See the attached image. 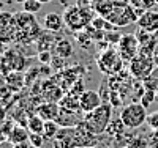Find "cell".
Wrapping results in <instances>:
<instances>
[{
  "instance_id": "36",
  "label": "cell",
  "mask_w": 158,
  "mask_h": 148,
  "mask_svg": "<svg viewBox=\"0 0 158 148\" xmlns=\"http://www.w3.org/2000/svg\"><path fill=\"white\" fill-rule=\"evenodd\" d=\"M3 142H8V134L2 129V126H0V143H3Z\"/></svg>"
},
{
  "instance_id": "20",
  "label": "cell",
  "mask_w": 158,
  "mask_h": 148,
  "mask_svg": "<svg viewBox=\"0 0 158 148\" xmlns=\"http://www.w3.org/2000/svg\"><path fill=\"white\" fill-rule=\"evenodd\" d=\"M63 95H65V91L62 90V87H56V84H51V87L43 91L44 99L49 102H59L63 98Z\"/></svg>"
},
{
  "instance_id": "44",
  "label": "cell",
  "mask_w": 158,
  "mask_h": 148,
  "mask_svg": "<svg viewBox=\"0 0 158 148\" xmlns=\"http://www.w3.org/2000/svg\"><path fill=\"white\" fill-rule=\"evenodd\" d=\"M155 3H156V5H158V0H155Z\"/></svg>"
},
{
  "instance_id": "39",
  "label": "cell",
  "mask_w": 158,
  "mask_h": 148,
  "mask_svg": "<svg viewBox=\"0 0 158 148\" xmlns=\"http://www.w3.org/2000/svg\"><path fill=\"white\" fill-rule=\"evenodd\" d=\"M153 62H155V65L158 66V50H156V52L153 54Z\"/></svg>"
},
{
  "instance_id": "5",
  "label": "cell",
  "mask_w": 158,
  "mask_h": 148,
  "mask_svg": "<svg viewBox=\"0 0 158 148\" xmlns=\"http://www.w3.org/2000/svg\"><path fill=\"white\" fill-rule=\"evenodd\" d=\"M138 11L131 6L130 3H122V2H114V6L111 13L106 16V19L115 27H127L133 22H138Z\"/></svg>"
},
{
  "instance_id": "15",
  "label": "cell",
  "mask_w": 158,
  "mask_h": 148,
  "mask_svg": "<svg viewBox=\"0 0 158 148\" xmlns=\"http://www.w3.org/2000/svg\"><path fill=\"white\" fill-rule=\"evenodd\" d=\"M30 137V132L27 129V126H22V125H15V128L11 129L10 136H8V142L11 145H18L22 142H29Z\"/></svg>"
},
{
  "instance_id": "11",
  "label": "cell",
  "mask_w": 158,
  "mask_h": 148,
  "mask_svg": "<svg viewBox=\"0 0 158 148\" xmlns=\"http://www.w3.org/2000/svg\"><path fill=\"white\" fill-rule=\"evenodd\" d=\"M84 117H85V114L82 110L60 109L59 117L56 118V122L60 125V128H76V126L84 123Z\"/></svg>"
},
{
  "instance_id": "25",
  "label": "cell",
  "mask_w": 158,
  "mask_h": 148,
  "mask_svg": "<svg viewBox=\"0 0 158 148\" xmlns=\"http://www.w3.org/2000/svg\"><path fill=\"white\" fill-rule=\"evenodd\" d=\"M142 82H144V87H146L147 90L158 91V66H155V70L144 79Z\"/></svg>"
},
{
  "instance_id": "14",
  "label": "cell",
  "mask_w": 158,
  "mask_h": 148,
  "mask_svg": "<svg viewBox=\"0 0 158 148\" xmlns=\"http://www.w3.org/2000/svg\"><path fill=\"white\" fill-rule=\"evenodd\" d=\"M43 24H44V30L46 32L57 33V32L62 30V27L65 25V21H63V16L59 14V13H48Z\"/></svg>"
},
{
  "instance_id": "46",
  "label": "cell",
  "mask_w": 158,
  "mask_h": 148,
  "mask_svg": "<svg viewBox=\"0 0 158 148\" xmlns=\"http://www.w3.org/2000/svg\"><path fill=\"white\" fill-rule=\"evenodd\" d=\"M0 145H2V143H0Z\"/></svg>"
},
{
  "instance_id": "3",
  "label": "cell",
  "mask_w": 158,
  "mask_h": 148,
  "mask_svg": "<svg viewBox=\"0 0 158 148\" xmlns=\"http://www.w3.org/2000/svg\"><path fill=\"white\" fill-rule=\"evenodd\" d=\"M111 120H112V104L103 102L94 112L85 114L82 125L90 132L97 134V136H103V134H106V128H108Z\"/></svg>"
},
{
  "instance_id": "24",
  "label": "cell",
  "mask_w": 158,
  "mask_h": 148,
  "mask_svg": "<svg viewBox=\"0 0 158 148\" xmlns=\"http://www.w3.org/2000/svg\"><path fill=\"white\" fill-rule=\"evenodd\" d=\"M130 5L138 11V16H141L142 11L152 10L153 5H156V3H155V0H130Z\"/></svg>"
},
{
  "instance_id": "33",
  "label": "cell",
  "mask_w": 158,
  "mask_h": 148,
  "mask_svg": "<svg viewBox=\"0 0 158 148\" xmlns=\"http://www.w3.org/2000/svg\"><path fill=\"white\" fill-rule=\"evenodd\" d=\"M109 102L112 104V107H117V106H120V104H122V98H120V95H118V91H117V90H111Z\"/></svg>"
},
{
  "instance_id": "38",
  "label": "cell",
  "mask_w": 158,
  "mask_h": 148,
  "mask_svg": "<svg viewBox=\"0 0 158 148\" xmlns=\"http://www.w3.org/2000/svg\"><path fill=\"white\" fill-rule=\"evenodd\" d=\"M90 148H108V146L104 145V143H101V142H100V143H97V145H94V146H90Z\"/></svg>"
},
{
  "instance_id": "10",
  "label": "cell",
  "mask_w": 158,
  "mask_h": 148,
  "mask_svg": "<svg viewBox=\"0 0 158 148\" xmlns=\"http://www.w3.org/2000/svg\"><path fill=\"white\" fill-rule=\"evenodd\" d=\"M103 104V98L97 90H84L79 95V107L84 114L94 112Z\"/></svg>"
},
{
  "instance_id": "4",
  "label": "cell",
  "mask_w": 158,
  "mask_h": 148,
  "mask_svg": "<svg viewBox=\"0 0 158 148\" xmlns=\"http://www.w3.org/2000/svg\"><path fill=\"white\" fill-rule=\"evenodd\" d=\"M147 115H149L147 109L138 101H133L123 106L120 110V118L123 125L127 126V129H131V131L141 128L144 123H147Z\"/></svg>"
},
{
  "instance_id": "41",
  "label": "cell",
  "mask_w": 158,
  "mask_h": 148,
  "mask_svg": "<svg viewBox=\"0 0 158 148\" xmlns=\"http://www.w3.org/2000/svg\"><path fill=\"white\" fill-rule=\"evenodd\" d=\"M2 11H3V3L0 2V13H2Z\"/></svg>"
},
{
  "instance_id": "8",
  "label": "cell",
  "mask_w": 158,
  "mask_h": 148,
  "mask_svg": "<svg viewBox=\"0 0 158 148\" xmlns=\"http://www.w3.org/2000/svg\"><path fill=\"white\" fill-rule=\"evenodd\" d=\"M139 47H141V44L138 41L136 35H131V33L122 35L120 39H118V43H117L118 55H120L122 60L127 62V63H130L139 54Z\"/></svg>"
},
{
  "instance_id": "37",
  "label": "cell",
  "mask_w": 158,
  "mask_h": 148,
  "mask_svg": "<svg viewBox=\"0 0 158 148\" xmlns=\"http://www.w3.org/2000/svg\"><path fill=\"white\" fill-rule=\"evenodd\" d=\"M13 148H33V146L30 145V142H22L18 145H13Z\"/></svg>"
},
{
  "instance_id": "23",
  "label": "cell",
  "mask_w": 158,
  "mask_h": 148,
  "mask_svg": "<svg viewBox=\"0 0 158 148\" xmlns=\"http://www.w3.org/2000/svg\"><path fill=\"white\" fill-rule=\"evenodd\" d=\"M56 52H57V55H60L63 58H68L70 55H73V46L68 39H60L56 44Z\"/></svg>"
},
{
  "instance_id": "30",
  "label": "cell",
  "mask_w": 158,
  "mask_h": 148,
  "mask_svg": "<svg viewBox=\"0 0 158 148\" xmlns=\"http://www.w3.org/2000/svg\"><path fill=\"white\" fill-rule=\"evenodd\" d=\"M44 140H46V137L43 136V134H32V132H30L29 142H30V145H32L33 148H43Z\"/></svg>"
},
{
  "instance_id": "6",
  "label": "cell",
  "mask_w": 158,
  "mask_h": 148,
  "mask_svg": "<svg viewBox=\"0 0 158 148\" xmlns=\"http://www.w3.org/2000/svg\"><path fill=\"white\" fill-rule=\"evenodd\" d=\"M123 63L125 62L122 60L120 55H118L117 49H108V50H104V52L100 54L98 58H97L98 68L104 74H108V76H114L117 73H120Z\"/></svg>"
},
{
  "instance_id": "35",
  "label": "cell",
  "mask_w": 158,
  "mask_h": 148,
  "mask_svg": "<svg viewBox=\"0 0 158 148\" xmlns=\"http://www.w3.org/2000/svg\"><path fill=\"white\" fill-rule=\"evenodd\" d=\"M6 120V112H5V107L0 104V126L3 125V122Z\"/></svg>"
},
{
  "instance_id": "18",
  "label": "cell",
  "mask_w": 158,
  "mask_h": 148,
  "mask_svg": "<svg viewBox=\"0 0 158 148\" xmlns=\"http://www.w3.org/2000/svg\"><path fill=\"white\" fill-rule=\"evenodd\" d=\"M5 84L8 85L11 91H19L25 84V77L24 74H21V71H11L5 79Z\"/></svg>"
},
{
  "instance_id": "13",
  "label": "cell",
  "mask_w": 158,
  "mask_h": 148,
  "mask_svg": "<svg viewBox=\"0 0 158 148\" xmlns=\"http://www.w3.org/2000/svg\"><path fill=\"white\" fill-rule=\"evenodd\" d=\"M59 112H60L59 102H49V101H46L44 104H40L36 107V115H40L44 122H48V120H56L59 117Z\"/></svg>"
},
{
  "instance_id": "1",
  "label": "cell",
  "mask_w": 158,
  "mask_h": 148,
  "mask_svg": "<svg viewBox=\"0 0 158 148\" xmlns=\"http://www.w3.org/2000/svg\"><path fill=\"white\" fill-rule=\"evenodd\" d=\"M95 10L89 5H71L65 10L63 21L65 25L73 32H81L94 22L95 19Z\"/></svg>"
},
{
  "instance_id": "27",
  "label": "cell",
  "mask_w": 158,
  "mask_h": 148,
  "mask_svg": "<svg viewBox=\"0 0 158 148\" xmlns=\"http://www.w3.org/2000/svg\"><path fill=\"white\" fill-rule=\"evenodd\" d=\"M76 39H77V44L81 47H84V49H89V47H92V44H94V38L89 35V32L85 29L81 30V33L76 35Z\"/></svg>"
},
{
  "instance_id": "26",
  "label": "cell",
  "mask_w": 158,
  "mask_h": 148,
  "mask_svg": "<svg viewBox=\"0 0 158 148\" xmlns=\"http://www.w3.org/2000/svg\"><path fill=\"white\" fill-rule=\"evenodd\" d=\"M149 146H150V142H149V137L146 136H133L127 145V148H149Z\"/></svg>"
},
{
  "instance_id": "32",
  "label": "cell",
  "mask_w": 158,
  "mask_h": 148,
  "mask_svg": "<svg viewBox=\"0 0 158 148\" xmlns=\"http://www.w3.org/2000/svg\"><path fill=\"white\" fill-rule=\"evenodd\" d=\"M147 125L152 128V131H158V110L147 115Z\"/></svg>"
},
{
  "instance_id": "2",
  "label": "cell",
  "mask_w": 158,
  "mask_h": 148,
  "mask_svg": "<svg viewBox=\"0 0 158 148\" xmlns=\"http://www.w3.org/2000/svg\"><path fill=\"white\" fill-rule=\"evenodd\" d=\"M15 19H16V25H18L16 41L24 43V44L35 43L40 33H41L35 14L27 13V11H21V13H15Z\"/></svg>"
},
{
  "instance_id": "16",
  "label": "cell",
  "mask_w": 158,
  "mask_h": 148,
  "mask_svg": "<svg viewBox=\"0 0 158 148\" xmlns=\"http://www.w3.org/2000/svg\"><path fill=\"white\" fill-rule=\"evenodd\" d=\"M5 58H6V63H8V68L11 71H21L24 70L25 66V58L21 52H16V50H8L5 54Z\"/></svg>"
},
{
  "instance_id": "7",
  "label": "cell",
  "mask_w": 158,
  "mask_h": 148,
  "mask_svg": "<svg viewBox=\"0 0 158 148\" xmlns=\"http://www.w3.org/2000/svg\"><path fill=\"white\" fill-rule=\"evenodd\" d=\"M155 62L153 57L138 54V55L130 62V76L135 77L136 80H144L153 70H155Z\"/></svg>"
},
{
  "instance_id": "22",
  "label": "cell",
  "mask_w": 158,
  "mask_h": 148,
  "mask_svg": "<svg viewBox=\"0 0 158 148\" xmlns=\"http://www.w3.org/2000/svg\"><path fill=\"white\" fill-rule=\"evenodd\" d=\"M59 129H60V125L56 122V120H48V122H44L43 136L46 137V140H52V139H56Z\"/></svg>"
},
{
  "instance_id": "29",
  "label": "cell",
  "mask_w": 158,
  "mask_h": 148,
  "mask_svg": "<svg viewBox=\"0 0 158 148\" xmlns=\"http://www.w3.org/2000/svg\"><path fill=\"white\" fill-rule=\"evenodd\" d=\"M155 99H156V91H155V90H147V88H146V93L142 95V98H141V101H139V102H141V104L147 109V107H149Z\"/></svg>"
},
{
  "instance_id": "9",
  "label": "cell",
  "mask_w": 158,
  "mask_h": 148,
  "mask_svg": "<svg viewBox=\"0 0 158 148\" xmlns=\"http://www.w3.org/2000/svg\"><path fill=\"white\" fill-rule=\"evenodd\" d=\"M18 35V25L15 14L11 13H0V41L2 43H10L13 39H16Z\"/></svg>"
},
{
  "instance_id": "42",
  "label": "cell",
  "mask_w": 158,
  "mask_h": 148,
  "mask_svg": "<svg viewBox=\"0 0 158 148\" xmlns=\"http://www.w3.org/2000/svg\"><path fill=\"white\" fill-rule=\"evenodd\" d=\"M18 2H19V3H21V5H22V3H24V2H27V0H18Z\"/></svg>"
},
{
  "instance_id": "12",
  "label": "cell",
  "mask_w": 158,
  "mask_h": 148,
  "mask_svg": "<svg viewBox=\"0 0 158 148\" xmlns=\"http://www.w3.org/2000/svg\"><path fill=\"white\" fill-rule=\"evenodd\" d=\"M138 27L142 30H146L152 35L158 33V11L155 10H147L142 11L141 16L138 18Z\"/></svg>"
},
{
  "instance_id": "21",
  "label": "cell",
  "mask_w": 158,
  "mask_h": 148,
  "mask_svg": "<svg viewBox=\"0 0 158 148\" xmlns=\"http://www.w3.org/2000/svg\"><path fill=\"white\" fill-rule=\"evenodd\" d=\"M125 131H127V126L123 125L122 118L120 117H118V118H112L109 122V125H108V128H106V136L114 137V136H117V134H122Z\"/></svg>"
},
{
  "instance_id": "43",
  "label": "cell",
  "mask_w": 158,
  "mask_h": 148,
  "mask_svg": "<svg viewBox=\"0 0 158 148\" xmlns=\"http://www.w3.org/2000/svg\"><path fill=\"white\" fill-rule=\"evenodd\" d=\"M153 148H158V142H156V143H155V146H153Z\"/></svg>"
},
{
  "instance_id": "34",
  "label": "cell",
  "mask_w": 158,
  "mask_h": 148,
  "mask_svg": "<svg viewBox=\"0 0 158 148\" xmlns=\"http://www.w3.org/2000/svg\"><path fill=\"white\" fill-rule=\"evenodd\" d=\"M38 58H40V62H43L44 65H49V63L52 62V57H51V52H49V50L38 52Z\"/></svg>"
},
{
  "instance_id": "19",
  "label": "cell",
  "mask_w": 158,
  "mask_h": 148,
  "mask_svg": "<svg viewBox=\"0 0 158 148\" xmlns=\"http://www.w3.org/2000/svg\"><path fill=\"white\" fill-rule=\"evenodd\" d=\"M25 126H27L29 132H32V134H43V131H44V120L40 115H36V114L30 115L27 118Z\"/></svg>"
},
{
  "instance_id": "17",
  "label": "cell",
  "mask_w": 158,
  "mask_h": 148,
  "mask_svg": "<svg viewBox=\"0 0 158 148\" xmlns=\"http://www.w3.org/2000/svg\"><path fill=\"white\" fill-rule=\"evenodd\" d=\"M59 106L60 109H67V110H81V107H79V95H76L73 91L65 93L63 98L59 101Z\"/></svg>"
},
{
  "instance_id": "28",
  "label": "cell",
  "mask_w": 158,
  "mask_h": 148,
  "mask_svg": "<svg viewBox=\"0 0 158 148\" xmlns=\"http://www.w3.org/2000/svg\"><path fill=\"white\" fill-rule=\"evenodd\" d=\"M41 8H43V3L40 0H27V2L22 3V11L32 13V14H36Z\"/></svg>"
},
{
  "instance_id": "31",
  "label": "cell",
  "mask_w": 158,
  "mask_h": 148,
  "mask_svg": "<svg viewBox=\"0 0 158 148\" xmlns=\"http://www.w3.org/2000/svg\"><path fill=\"white\" fill-rule=\"evenodd\" d=\"M136 38H138V41H139V44L141 46H144V44H146V43H149L150 41V39H152V33H149V32H146V30H142V29H139V27H138V30H136Z\"/></svg>"
},
{
  "instance_id": "45",
  "label": "cell",
  "mask_w": 158,
  "mask_h": 148,
  "mask_svg": "<svg viewBox=\"0 0 158 148\" xmlns=\"http://www.w3.org/2000/svg\"><path fill=\"white\" fill-rule=\"evenodd\" d=\"M156 99H158V91H156Z\"/></svg>"
},
{
  "instance_id": "40",
  "label": "cell",
  "mask_w": 158,
  "mask_h": 148,
  "mask_svg": "<svg viewBox=\"0 0 158 148\" xmlns=\"http://www.w3.org/2000/svg\"><path fill=\"white\" fill-rule=\"evenodd\" d=\"M40 2H41L43 5H46V3H51V2H52V0H40Z\"/></svg>"
}]
</instances>
